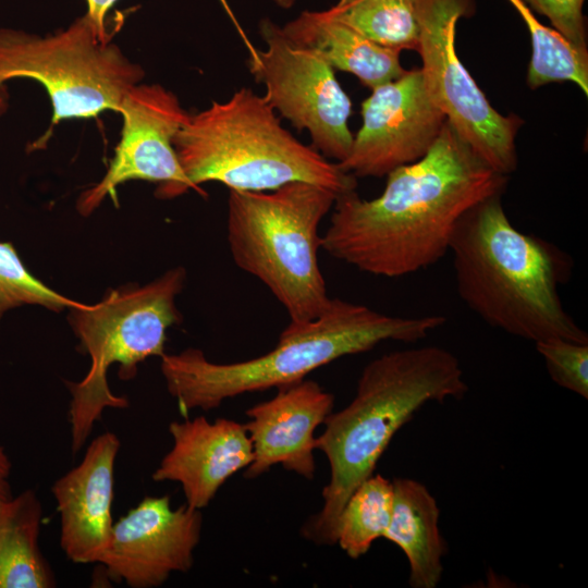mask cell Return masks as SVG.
Listing matches in <instances>:
<instances>
[{
    "label": "cell",
    "mask_w": 588,
    "mask_h": 588,
    "mask_svg": "<svg viewBox=\"0 0 588 588\" xmlns=\"http://www.w3.org/2000/svg\"><path fill=\"white\" fill-rule=\"evenodd\" d=\"M7 108V98L4 97L3 86L0 87V114L5 111Z\"/></svg>",
    "instance_id": "28"
},
{
    "label": "cell",
    "mask_w": 588,
    "mask_h": 588,
    "mask_svg": "<svg viewBox=\"0 0 588 588\" xmlns=\"http://www.w3.org/2000/svg\"><path fill=\"white\" fill-rule=\"evenodd\" d=\"M468 392L457 357L426 345L383 354L363 369L352 401L324 420L315 448L328 460L323 504L302 526L316 544L336 542L341 512L354 490L373 475L394 434L427 403L461 400Z\"/></svg>",
    "instance_id": "2"
},
{
    "label": "cell",
    "mask_w": 588,
    "mask_h": 588,
    "mask_svg": "<svg viewBox=\"0 0 588 588\" xmlns=\"http://www.w3.org/2000/svg\"><path fill=\"white\" fill-rule=\"evenodd\" d=\"M283 32L330 66L355 75L372 89L400 77L401 51L383 47L326 11H303Z\"/></svg>",
    "instance_id": "17"
},
{
    "label": "cell",
    "mask_w": 588,
    "mask_h": 588,
    "mask_svg": "<svg viewBox=\"0 0 588 588\" xmlns=\"http://www.w3.org/2000/svg\"><path fill=\"white\" fill-rule=\"evenodd\" d=\"M458 296L489 326L539 342L588 343L564 308L559 289L571 277V257L554 244L523 233L494 195L467 211L450 243Z\"/></svg>",
    "instance_id": "3"
},
{
    "label": "cell",
    "mask_w": 588,
    "mask_h": 588,
    "mask_svg": "<svg viewBox=\"0 0 588 588\" xmlns=\"http://www.w3.org/2000/svg\"><path fill=\"white\" fill-rule=\"evenodd\" d=\"M265 49L243 39L247 66L264 98L297 131H307L311 146L322 156L343 161L354 135L348 125L352 102L334 75V69L314 51L294 42L270 19L259 22Z\"/></svg>",
    "instance_id": "10"
},
{
    "label": "cell",
    "mask_w": 588,
    "mask_h": 588,
    "mask_svg": "<svg viewBox=\"0 0 588 588\" xmlns=\"http://www.w3.org/2000/svg\"><path fill=\"white\" fill-rule=\"evenodd\" d=\"M120 445L113 432L96 437L82 462L51 487L60 515V546L74 563H97L110 541L114 524V465Z\"/></svg>",
    "instance_id": "15"
},
{
    "label": "cell",
    "mask_w": 588,
    "mask_h": 588,
    "mask_svg": "<svg viewBox=\"0 0 588 588\" xmlns=\"http://www.w3.org/2000/svg\"><path fill=\"white\" fill-rule=\"evenodd\" d=\"M273 1L278 5H280L281 8H284V9H289L295 3V0H273Z\"/></svg>",
    "instance_id": "29"
},
{
    "label": "cell",
    "mask_w": 588,
    "mask_h": 588,
    "mask_svg": "<svg viewBox=\"0 0 588 588\" xmlns=\"http://www.w3.org/2000/svg\"><path fill=\"white\" fill-rule=\"evenodd\" d=\"M328 11L383 47L417 50L416 0H339Z\"/></svg>",
    "instance_id": "22"
},
{
    "label": "cell",
    "mask_w": 588,
    "mask_h": 588,
    "mask_svg": "<svg viewBox=\"0 0 588 588\" xmlns=\"http://www.w3.org/2000/svg\"><path fill=\"white\" fill-rule=\"evenodd\" d=\"M78 304L32 274L12 243L0 242V320L9 309L22 305H38L60 313Z\"/></svg>",
    "instance_id": "23"
},
{
    "label": "cell",
    "mask_w": 588,
    "mask_h": 588,
    "mask_svg": "<svg viewBox=\"0 0 588 588\" xmlns=\"http://www.w3.org/2000/svg\"><path fill=\"white\" fill-rule=\"evenodd\" d=\"M550 378L560 387L588 399V343L564 339L536 342Z\"/></svg>",
    "instance_id": "24"
},
{
    "label": "cell",
    "mask_w": 588,
    "mask_h": 588,
    "mask_svg": "<svg viewBox=\"0 0 588 588\" xmlns=\"http://www.w3.org/2000/svg\"><path fill=\"white\" fill-rule=\"evenodd\" d=\"M393 483L380 474L363 481L347 499L338 523L336 542L351 559L365 555L389 526Z\"/></svg>",
    "instance_id": "21"
},
{
    "label": "cell",
    "mask_w": 588,
    "mask_h": 588,
    "mask_svg": "<svg viewBox=\"0 0 588 588\" xmlns=\"http://www.w3.org/2000/svg\"><path fill=\"white\" fill-rule=\"evenodd\" d=\"M12 464L2 445H0V522L11 502L13 494L10 486Z\"/></svg>",
    "instance_id": "27"
},
{
    "label": "cell",
    "mask_w": 588,
    "mask_h": 588,
    "mask_svg": "<svg viewBox=\"0 0 588 588\" xmlns=\"http://www.w3.org/2000/svg\"><path fill=\"white\" fill-rule=\"evenodd\" d=\"M144 77V69L119 46L99 40L86 14L46 36L0 28V87L15 78L41 84L52 105L51 125L118 112Z\"/></svg>",
    "instance_id": "8"
},
{
    "label": "cell",
    "mask_w": 588,
    "mask_h": 588,
    "mask_svg": "<svg viewBox=\"0 0 588 588\" xmlns=\"http://www.w3.org/2000/svg\"><path fill=\"white\" fill-rule=\"evenodd\" d=\"M42 509L28 489L13 497L0 522V588H52L54 575L38 539Z\"/></svg>",
    "instance_id": "19"
},
{
    "label": "cell",
    "mask_w": 588,
    "mask_h": 588,
    "mask_svg": "<svg viewBox=\"0 0 588 588\" xmlns=\"http://www.w3.org/2000/svg\"><path fill=\"white\" fill-rule=\"evenodd\" d=\"M392 483V513L383 538L405 554L412 588H436L442 578V559L448 550L439 528L437 500L418 480L395 478Z\"/></svg>",
    "instance_id": "18"
},
{
    "label": "cell",
    "mask_w": 588,
    "mask_h": 588,
    "mask_svg": "<svg viewBox=\"0 0 588 588\" xmlns=\"http://www.w3.org/2000/svg\"><path fill=\"white\" fill-rule=\"evenodd\" d=\"M339 196L308 182L230 189L226 238L234 264L279 301L290 322L317 318L331 297L318 261L319 226Z\"/></svg>",
    "instance_id": "6"
},
{
    "label": "cell",
    "mask_w": 588,
    "mask_h": 588,
    "mask_svg": "<svg viewBox=\"0 0 588 588\" xmlns=\"http://www.w3.org/2000/svg\"><path fill=\"white\" fill-rule=\"evenodd\" d=\"M334 396L318 382L303 379L246 411L245 424L253 445L244 476L254 479L280 464L285 470L313 480L316 429L333 412Z\"/></svg>",
    "instance_id": "14"
},
{
    "label": "cell",
    "mask_w": 588,
    "mask_h": 588,
    "mask_svg": "<svg viewBox=\"0 0 588 588\" xmlns=\"http://www.w3.org/2000/svg\"><path fill=\"white\" fill-rule=\"evenodd\" d=\"M201 528L200 510L186 503L172 509L169 495L146 497L113 524L97 563L132 588L158 587L192 568Z\"/></svg>",
    "instance_id": "13"
},
{
    "label": "cell",
    "mask_w": 588,
    "mask_h": 588,
    "mask_svg": "<svg viewBox=\"0 0 588 588\" xmlns=\"http://www.w3.org/2000/svg\"><path fill=\"white\" fill-rule=\"evenodd\" d=\"M185 279V269L175 267L145 285H122L109 290L96 304L79 303L69 308L73 332L91 360L83 380L66 382L74 455L107 407H128L125 396L110 390L109 368L119 364L120 377L128 380L135 377L139 363L164 354L168 329L182 321L175 298Z\"/></svg>",
    "instance_id": "7"
},
{
    "label": "cell",
    "mask_w": 588,
    "mask_h": 588,
    "mask_svg": "<svg viewBox=\"0 0 588 588\" xmlns=\"http://www.w3.org/2000/svg\"><path fill=\"white\" fill-rule=\"evenodd\" d=\"M469 8L470 0H416V51L432 102L485 163L507 176L517 166L515 138L523 121L491 106L456 53V24Z\"/></svg>",
    "instance_id": "9"
},
{
    "label": "cell",
    "mask_w": 588,
    "mask_h": 588,
    "mask_svg": "<svg viewBox=\"0 0 588 588\" xmlns=\"http://www.w3.org/2000/svg\"><path fill=\"white\" fill-rule=\"evenodd\" d=\"M171 450L152 474L155 481H175L186 504L201 510L209 505L222 485L253 460V445L245 424L204 416L172 421Z\"/></svg>",
    "instance_id": "16"
},
{
    "label": "cell",
    "mask_w": 588,
    "mask_h": 588,
    "mask_svg": "<svg viewBox=\"0 0 588 588\" xmlns=\"http://www.w3.org/2000/svg\"><path fill=\"white\" fill-rule=\"evenodd\" d=\"M524 20L531 40L527 83L532 89L555 82H572L588 95V52L558 30L540 23L523 0H509Z\"/></svg>",
    "instance_id": "20"
},
{
    "label": "cell",
    "mask_w": 588,
    "mask_h": 588,
    "mask_svg": "<svg viewBox=\"0 0 588 588\" xmlns=\"http://www.w3.org/2000/svg\"><path fill=\"white\" fill-rule=\"evenodd\" d=\"M118 113L123 120L121 139L105 176L78 197L82 216L95 211L107 196L115 198L117 187L128 181L157 183L155 195L160 199L193 189L173 146L189 115L177 96L160 84L139 83L126 93Z\"/></svg>",
    "instance_id": "11"
},
{
    "label": "cell",
    "mask_w": 588,
    "mask_h": 588,
    "mask_svg": "<svg viewBox=\"0 0 588 588\" xmlns=\"http://www.w3.org/2000/svg\"><path fill=\"white\" fill-rule=\"evenodd\" d=\"M118 0H86L87 13L89 21L91 22L96 34L100 41H110L109 35L106 30L105 20L107 13L115 4Z\"/></svg>",
    "instance_id": "26"
},
{
    "label": "cell",
    "mask_w": 588,
    "mask_h": 588,
    "mask_svg": "<svg viewBox=\"0 0 588 588\" xmlns=\"http://www.w3.org/2000/svg\"><path fill=\"white\" fill-rule=\"evenodd\" d=\"M181 168L193 189L219 182L229 189L268 192L308 182L338 196L356 191L357 179L284 128L274 109L250 88L212 101L188 115L173 138Z\"/></svg>",
    "instance_id": "5"
},
{
    "label": "cell",
    "mask_w": 588,
    "mask_h": 588,
    "mask_svg": "<svg viewBox=\"0 0 588 588\" xmlns=\"http://www.w3.org/2000/svg\"><path fill=\"white\" fill-rule=\"evenodd\" d=\"M443 316L396 317L368 306L331 298L317 318L290 322L268 353L236 363L210 362L199 348L163 354L161 372L183 416L209 412L225 400L281 388L341 357L372 350L384 341L415 343L443 326Z\"/></svg>",
    "instance_id": "4"
},
{
    "label": "cell",
    "mask_w": 588,
    "mask_h": 588,
    "mask_svg": "<svg viewBox=\"0 0 588 588\" xmlns=\"http://www.w3.org/2000/svg\"><path fill=\"white\" fill-rule=\"evenodd\" d=\"M540 14L548 17L554 29L584 52L587 50L585 0H523Z\"/></svg>",
    "instance_id": "25"
},
{
    "label": "cell",
    "mask_w": 588,
    "mask_h": 588,
    "mask_svg": "<svg viewBox=\"0 0 588 588\" xmlns=\"http://www.w3.org/2000/svg\"><path fill=\"white\" fill-rule=\"evenodd\" d=\"M362 126L338 162L357 177H381L431 148L446 119L429 97L420 69L371 89L362 102Z\"/></svg>",
    "instance_id": "12"
},
{
    "label": "cell",
    "mask_w": 588,
    "mask_h": 588,
    "mask_svg": "<svg viewBox=\"0 0 588 588\" xmlns=\"http://www.w3.org/2000/svg\"><path fill=\"white\" fill-rule=\"evenodd\" d=\"M505 185L445 121L425 156L387 174L380 196L336 198L321 248L369 274L417 272L446 255L462 217Z\"/></svg>",
    "instance_id": "1"
}]
</instances>
